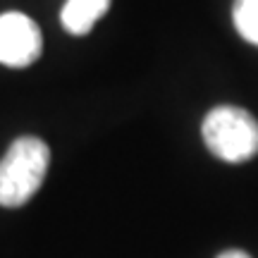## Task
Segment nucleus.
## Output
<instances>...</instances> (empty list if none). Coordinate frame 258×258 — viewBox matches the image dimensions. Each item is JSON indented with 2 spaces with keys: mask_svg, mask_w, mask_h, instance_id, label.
<instances>
[{
  "mask_svg": "<svg viewBox=\"0 0 258 258\" xmlns=\"http://www.w3.org/2000/svg\"><path fill=\"white\" fill-rule=\"evenodd\" d=\"M50 163L48 144L38 137L15 139L0 158V206L19 208L41 189Z\"/></svg>",
  "mask_w": 258,
  "mask_h": 258,
  "instance_id": "1",
  "label": "nucleus"
},
{
  "mask_svg": "<svg viewBox=\"0 0 258 258\" xmlns=\"http://www.w3.org/2000/svg\"><path fill=\"white\" fill-rule=\"evenodd\" d=\"M203 141L225 163H246L258 153V120L237 105L213 108L203 120Z\"/></svg>",
  "mask_w": 258,
  "mask_h": 258,
  "instance_id": "2",
  "label": "nucleus"
},
{
  "mask_svg": "<svg viewBox=\"0 0 258 258\" xmlns=\"http://www.w3.org/2000/svg\"><path fill=\"white\" fill-rule=\"evenodd\" d=\"M43 50V38L36 22L22 12L0 15V62L8 67H27Z\"/></svg>",
  "mask_w": 258,
  "mask_h": 258,
  "instance_id": "3",
  "label": "nucleus"
},
{
  "mask_svg": "<svg viewBox=\"0 0 258 258\" xmlns=\"http://www.w3.org/2000/svg\"><path fill=\"white\" fill-rule=\"evenodd\" d=\"M108 8H110V0H67L60 12V19L70 34L84 36L108 12Z\"/></svg>",
  "mask_w": 258,
  "mask_h": 258,
  "instance_id": "4",
  "label": "nucleus"
},
{
  "mask_svg": "<svg viewBox=\"0 0 258 258\" xmlns=\"http://www.w3.org/2000/svg\"><path fill=\"white\" fill-rule=\"evenodd\" d=\"M232 19L241 38L258 46V0H234Z\"/></svg>",
  "mask_w": 258,
  "mask_h": 258,
  "instance_id": "5",
  "label": "nucleus"
},
{
  "mask_svg": "<svg viewBox=\"0 0 258 258\" xmlns=\"http://www.w3.org/2000/svg\"><path fill=\"white\" fill-rule=\"evenodd\" d=\"M218 258H251V256L244 253V251H239V249H230V251H225V253H220Z\"/></svg>",
  "mask_w": 258,
  "mask_h": 258,
  "instance_id": "6",
  "label": "nucleus"
}]
</instances>
